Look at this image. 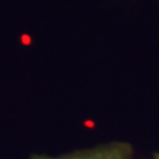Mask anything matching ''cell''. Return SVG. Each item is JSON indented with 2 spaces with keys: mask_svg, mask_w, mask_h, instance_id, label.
Returning a JSON list of instances; mask_svg holds the SVG:
<instances>
[{
  "mask_svg": "<svg viewBox=\"0 0 159 159\" xmlns=\"http://www.w3.org/2000/svg\"><path fill=\"white\" fill-rule=\"evenodd\" d=\"M33 159H52V158L36 157ZM53 159H133V152L130 146L126 145V143H113V145L102 146L90 151L74 154V155L64 157V158H53Z\"/></svg>",
  "mask_w": 159,
  "mask_h": 159,
  "instance_id": "1",
  "label": "cell"
},
{
  "mask_svg": "<svg viewBox=\"0 0 159 159\" xmlns=\"http://www.w3.org/2000/svg\"><path fill=\"white\" fill-rule=\"evenodd\" d=\"M152 159H159V154H155V155H154V158Z\"/></svg>",
  "mask_w": 159,
  "mask_h": 159,
  "instance_id": "2",
  "label": "cell"
}]
</instances>
